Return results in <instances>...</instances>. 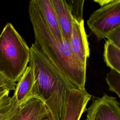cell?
<instances>
[{
    "label": "cell",
    "mask_w": 120,
    "mask_h": 120,
    "mask_svg": "<svg viewBox=\"0 0 120 120\" xmlns=\"http://www.w3.org/2000/svg\"><path fill=\"white\" fill-rule=\"evenodd\" d=\"M19 108L14 96L4 97L0 99V120H10Z\"/></svg>",
    "instance_id": "obj_13"
},
{
    "label": "cell",
    "mask_w": 120,
    "mask_h": 120,
    "mask_svg": "<svg viewBox=\"0 0 120 120\" xmlns=\"http://www.w3.org/2000/svg\"><path fill=\"white\" fill-rule=\"evenodd\" d=\"M15 83L9 80L0 72V88H4L9 91L15 90Z\"/></svg>",
    "instance_id": "obj_17"
},
{
    "label": "cell",
    "mask_w": 120,
    "mask_h": 120,
    "mask_svg": "<svg viewBox=\"0 0 120 120\" xmlns=\"http://www.w3.org/2000/svg\"><path fill=\"white\" fill-rule=\"evenodd\" d=\"M91 98V96L86 90H70L67 96L64 114L61 120H80Z\"/></svg>",
    "instance_id": "obj_6"
},
{
    "label": "cell",
    "mask_w": 120,
    "mask_h": 120,
    "mask_svg": "<svg viewBox=\"0 0 120 120\" xmlns=\"http://www.w3.org/2000/svg\"><path fill=\"white\" fill-rule=\"evenodd\" d=\"M9 90L4 88H0V99L4 97L9 95Z\"/></svg>",
    "instance_id": "obj_18"
},
{
    "label": "cell",
    "mask_w": 120,
    "mask_h": 120,
    "mask_svg": "<svg viewBox=\"0 0 120 120\" xmlns=\"http://www.w3.org/2000/svg\"><path fill=\"white\" fill-rule=\"evenodd\" d=\"M13 96L20 106L30 98L37 97L34 75L32 68L29 66L16 85Z\"/></svg>",
    "instance_id": "obj_9"
},
{
    "label": "cell",
    "mask_w": 120,
    "mask_h": 120,
    "mask_svg": "<svg viewBox=\"0 0 120 120\" xmlns=\"http://www.w3.org/2000/svg\"><path fill=\"white\" fill-rule=\"evenodd\" d=\"M111 0H94V1L98 3L101 6H103L107 3H108Z\"/></svg>",
    "instance_id": "obj_19"
},
{
    "label": "cell",
    "mask_w": 120,
    "mask_h": 120,
    "mask_svg": "<svg viewBox=\"0 0 120 120\" xmlns=\"http://www.w3.org/2000/svg\"><path fill=\"white\" fill-rule=\"evenodd\" d=\"M42 18L52 33L59 40H63L57 17L51 0H35Z\"/></svg>",
    "instance_id": "obj_11"
},
{
    "label": "cell",
    "mask_w": 120,
    "mask_h": 120,
    "mask_svg": "<svg viewBox=\"0 0 120 120\" xmlns=\"http://www.w3.org/2000/svg\"><path fill=\"white\" fill-rule=\"evenodd\" d=\"M104 59L107 66L120 75V50L108 40L104 45Z\"/></svg>",
    "instance_id": "obj_12"
},
{
    "label": "cell",
    "mask_w": 120,
    "mask_h": 120,
    "mask_svg": "<svg viewBox=\"0 0 120 120\" xmlns=\"http://www.w3.org/2000/svg\"><path fill=\"white\" fill-rule=\"evenodd\" d=\"M86 120H120V104L115 97L104 94L95 97L86 108Z\"/></svg>",
    "instance_id": "obj_5"
},
{
    "label": "cell",
    "mask_w": 120,
    "mask_h": 120,
    "mask_svg": "<svg viewBox=\"0 0 120 120\" xmlns=\"http://www.w3.org/2000/svg\"><path fill=\"white\" fill-rule=\"evenodd\" d=\"M73 20L80 22L83 20V8L84 0H66Z\"/></svg>",
    "instance_id": "obj_14"
},
{
    "label": "cell",
    "mask_w": 120,
    "mask_h": 120,
    "mask_svg": "<svg viewBox=\"0 0 120 120\" xmlns=\"http://www.w3.org/2000/svg\"><path fill=\"white\" fill-rule=\"evenodd\" d=\"M47 114L44 102L38 97H34L20 106L10 120H43L47 118Z\"/></svg>",
    "instance_id": "obj_8"
},
{
    "label": "cell",
    "mask_w": 120,
    "mask_h": 120,
    "mask_svg": "<svg viewBox=\"0 0 120 120\" xmlns=\"http://www.w3.org/2000/svg\"><path fill=\"white\" fill-rule=\"evenodd\" d=\"M55 13L63 41L70 42L73 19L67 1L51 0Z\"/></svg>",
    "instance_id": "obj_10"
},
{
    "label": "cell",
    "mask_w": 120,
    "mask_h": 120,
    "mask_svg": "<svg viewBox=\"0 0 120 120\" xmlns=\"http://www.w3.org/2000/svg\"><path fill=\"white\" fill-rule=\"evenodd\" d=\"M70 43L75 57L83 66L86 68L87 60L90 56V49L83 20L80 22L73 20Z\"/></svg>",
    "instance_id": "obj_7"
},
{
    "label": "cell",
    "mask_w": 120,
    "mask_h": 120,
    "mask_svg": "<svg viewBox=\"0 0 120 120\" xmlns=\"http://www.w3.org/2000/svg\"><path fill=\"white\" fill-rule=\"evenodd\" d=\"M105 38L120 50V26L109 32L106 36Z\"/></svg>",
    "instance_id": "obj_16"
},
{
    "label": "cell",
    "mask_w": 120,
    "mask_h": 120,
    "mask_svg": "<svg viewBox=\"0 0 120 120\" xmlns=\"http://www.w3.org/2000/svg\"><path fill=\"white\" fill-rule=\"evenodd\" d=\"M105 80L109 90L114 92L120 98V75L112 70L107 74Z\"/></svg>",
    "instance_id": "obj_15"
},
{
    "label": "cell",
    "mask_w": 120,
    "mask_h": 120,
    "mask_svg": "<svg viewBox=\"0 0 120 120\" xmlns=\"http://www.w3.org/2000/svg\"><path fill=\"white\" fill-rule=\"evenodd\" d=\"M30 49L13 25L8 23L0 35V72L15 82L25 71Z\"/></svg>",
    "instance_id": "obj_3"
},
{
    "label": "cell",
    "mask_w": 120,
    "mask_h": 120,
    "mask_svg": "<svg viewBox=\"0 0 120 120\" xmlns=\"http://www.w3.org/2000/svg\"><path fill=\"white\" fill-rule=\"evenodd\" d=\"M88 26L98 41L120 26V0H111L95 11L87 21Z\"/></svg>",
    "instance_id": "obj_4"
},
{
    "label": "cell",
    "mask_w": 120,
    "mask_h": 120,
    "mask_svg": "<svg viewBox=\"0 0 120 120\" xmlns=\"http://www.w3.org/2000/svg\"><path fill=\"white\" fill-rule=\"evenodd\" d=\"M30 49L29 66L34 75L37 97L44 102L49 120H61L68 92L79 88L69 81L33 44Z\"/></svg>",
    "instance_id": "obj_2"
},
{
    "label": "cell",
    "mask_w": 120,
    "mask_h": 120,
    "mask_svg": "<svg viewBox=\"0 0 120 120\" xmlns=\"http://www.w3.org/2000/svg\"><path fill=\"white\" fill-rule=\"evenodd\" d=\"M43 120H49L47 118H45V119H44Z\"/></svg>",
    "instance_id": "obj_20"
},
{
    "label": "cell",
    "mask_w": 120,
    "mask_h": 120,
    "mask_svg": "<svg viewBox=\"0 0 120 120\" xmlns=\"http://www.w3.org/2000/svg\"><path fill=\"white\" fill-rule=\"evenodd\" d=\"M35 37V46L71 82L85 90L86 68L75 56L70 42L60 41L51 32L42 18L35 0L29 6Z\"/></svg>",
    "instance_id": "obj_1"
}]
</instances>
